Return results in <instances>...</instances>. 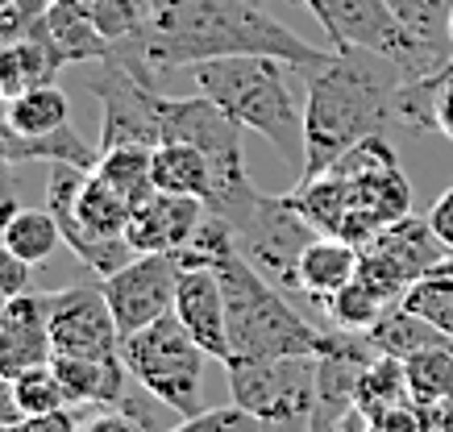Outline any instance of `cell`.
Masks as SVG:
<instances>
[{
	"mask_svg": "<svg viewBox=\"0 0 453 432\" xmlns=\"http://www.w3.org/2000/svg\"><path fill=\"white\" fill-rule=\"evenodd\" d=\"M399 304H408L416 316H425L437 333H445L453 341V275L433 270L425 279H416Z\"/></svg>",
	"mask_w": 453,
	"mask_h": 432,
	"instance_id": "cell-32",
	"label": "cell"
},
{
	"mask_svg": "<svg viewBox=\"0 0 453 432\" xmlns=\"http://www.w3.org/2000/svg\"><path fill=\"white\" fill-rule=\"evenodd\" d=\"M217 216L229 221L237 254L246 262L258 266L271 283H283L296 292V266H300L308 241L316 238V229L296 212L288 195H266L262 187H254L229 208H220Z\"/></svg>",
	"mask_w": 453,
	"mask_h": 432,
	"instance_id": "cell-7",
	"label": "cell"
},
{
	"mask_svg": "<svg viewBox=\"0 0 453 432\" xmlns=\"http://www.w3.org/2000/svg\"><path fill=\"white\" fill-rule=\"evenodd\" d=\"M387 4H391V13L408 26V34H412L416 42H425L428 50L437 55L441 67H445V58H449V50H453V42H449L453 4L449 0H387ZM437 71H433V75H437Z\"/></svg>",
	"mask_w": 453,
	"mask_h": 432,
	"instance_id": "cell-27",
	"label": "cell"
},
{
	"mask_svg": "<svg viewBox=\"0 0 453 432\" xmlns=\"http://www.w3.org/2000/svg\"><path fill=\"white\" fill-rule=\"evenodd\" d=\"M366 341H371L379 353H387V358H412V353H420V349H433V345H453L445 333H437L433 324L425 321V316H416L408 304H391L379 316V321L366 329Z\"/></svg>",
	"mask_w": 453,
	"mask_h": 432,
	"instance_id": "cell-22",
	"label": "cell"
},
{
	"mask_svg": "<svg viewBox=\"0 0 453 432\" xmlns=\"http://www.w3.org/2000/svg\"><path fill=\"white\" fill-rule=\"evenodd\" d=\"M403 370H408V387H412L416 404L441 407L453 390V345L420 349L412 358H403Z\"/></svg>",
	"mask_w": 453,
	"mask_h": 432,
	"instance_id": "cell-28",
	"label": "cell"
},
{
	"mask_svg": "<svg viewBox=\"0 0 453 432\" xmlns=\"http://www.w3.org/2000/svg\"><path fill=\"white\" fill-rule=\"evenodd\" d=\"M316 432H345V428H342V424H337V428H316Z\"/></svg>",
	"mask_w": 453,
	"mask_h": 432,
	"instance_id": "cell-48",
	"label": "cell"
},
{
	"mask_svg": "<svg viewBox=\"0 0 453 432\" xmlns=\"http://www.w3.org/2000/svg\"><path fill=\"white\" fill-rule=\"evenodd\" d=\"M175 316L179 324L196 337V345L220 366L234 358L229 345V307L212 266H179V292H175Z\"/></svg>",
	"mask_w": 453,
	"mask_h": 432,
	"instance_id": "cell-14",
	"label": "cell"
},
{
	"mask_svg": "<svg viewBox=\"0 0 453 432\" xmlns=\"http://www.w3.org/2000/svg\"><path fill=\"white\" fill-rule=\"evenodd\" d=\"M154 187L171 195H196V200H212L217 192V171L204 158V150H196L188 141H163L154 146V163H150Z\"/></svg>",
	"mask_w": 453,
	"mask_h": 432,
	"instance_id": "cell-20",
	"label": "cell"
},
{
	"mask_svg": "<svg viewBox=\"0 0 453 432\" xmlns=\"http://www.w3.org/2000/svg\"><path fill=\"white\" fill-rule=\"evenodd\" d=\"M387 307H391V299H383L366 279L345 283L333 299H325V312H329V321L337 324L342 333H366Z\"/></svg>",
	"mask_w": 453,
	"mask_h": 432,
	"instance_id": "cell-31",
	"label": "cell"
},
{
	"mask_svg": "<svg viewBox=\"0 0 453 432\" xmlns=\"http://www.w3.org/2000/svg\"><path fill=\"white\" fill-rule=\"evenodd\" d=\"M4 125H9V133H21V138H38V133L71 125L67 92L55 84L29 87V92L9 100V121H4Z\"/></svg>",
	"mask_w": 453,
	"mask_h": 432,
	"instance_id": "cell-24",
	"label": "cell"
},
{
	"mask_svg": "<svg viewBox=\"0 0 453 432\" xmlns=\"http://www.w3.org/2000/svg\"><path fill=\"white\" fill-rule=\"evenodd\" d=\"M17 432H83L75 424L67 407H58V412H38V416H21L17 420Z\"/></svg>",
	"mask_w": 453,
	"mask_h": 432,
	"instance_id": "cell-38",
	"label": "cell"
},
{
	"mask_svg": "<svg viewBox=\"0 0 453 432\" xmlns=\"http://www.w3.org/2000/svg\"><path fill=\"white\" fill-rule=\"evenodd\" d=\"M150 163H154V146H112V150H100L96 175L109 179L117 192L129 195L134 208H138V204H146L158 192L150 175Z\"/></svg>",
	"mask_w": 453,
	"mask_h": 432,
	"instance_id": "cell-26",
	"label": "cell"
},
{
	"mask_svg": "<svg viewBox=\"0 0 453 432\" xmlns=\"http://www.w3.org/2000/svg\"><path fill=\"white\" fill-rule=\"evenodd\" d=\"M4 133H9V125H4ZM9 158H13V167H21V163H46V167L96 171L100 146L83 141V133H75L71 125H63V129H50V133H38V138L9 133Z\"/></svg>",
	"mask_w": 453,
	"mask_h": 432,
	"instance_id": "cell-21",
	"label": "cell"
},
{
	"mask_svg": "<svg viewBox=\"0 0 453 432\" xmlns=\"http://www.w3.org/2000/svg\"><path fill=\"white\" fill-rule=\"evenodd\" d=\"M234 358H320L337 345V333H320L283 299L275 283L242 254H225L217 266Z\"/></svg>",
	"mask_w": 453,
	"mask_h": 432,
	"instance_id": "cell-3",
	"label": "cell"
},
{
	"mask_svg": "<svg viewBox=\"0 0 453 432\" xmlns=\"http://www.w3.org/2000/svg\"><path fill=\"white\" fill-rule=\"evenodd\" d=\"M449 42H453V17H449ZM445 80H453V50H449V58H445V67H441L437 75H428L425 84H445Z\"/></svg>",
	"mask_w": 453,
	"mask_h": 432,
	"instance_id": "cell-42",
	"label": "cell"
},
{
	"mask_svg": "<svg viewBox=\"0 0 453 432\" xmlns=\"http://www.w3.org/2000/svg\"><path fill=\"white\" fill-rule=\"evenodd\" d=\"M337 175L349 187V221L342 238L354 246H366L374 233H383L387 224L403 221L412 212V183L403 179L395 150L387 146L383 133L357 141L354 150L337 163Z\"/></svg>",
	"mask_w": 453,
	"mask_h": 432,
	"instance_id": "cell-8",
	"label": "cell"
},
{
	"mask_svg": "<svg viewBox=\"0 0 453 432\" xmlns=\"http://www.w3.org/2000/svg\"><path fill=\"white\" fill-rule=\"evenodd\" d=\"M4 246L17 258H26L29 266H42L63 246V233H58V221L50 216V208H21L4 233Z\"/></svg>",
	"mask_w": 453,
	"mask_h": 432,
	"instance_id": "cell-29",
	"label": "cell"
},
{
	"mask_svg": "<svg viewBox=\"0 0 453 432\" xmlns=\"http://www.w3.org/2000/svg\"><path fill=\"white\" fill-rule=\"evenodd\" d=\"M17 212H21V187H17L13 167H9L0 171V246H4V233H9Z\"/></svg>",
	"mask_w": 453,
	"mask_h": 432,
	"instance_id": "cell-39",
	"label": "cell"
},
{
	"mask_svg": "<svg viewBox=\"0 0 453 432\" xmlns=\"http://www.w3.org/2000/svg\"><path fill=\"white\" fill-rule=\"evenodd\" d=\"M441 412H445V424H449V432H453V390H449V399L441 404Z\"/></svg>",
	"mask_w": 453,
	"mask_h": 432,
	"instance_id": "cell-45",
	"label": "cell"
},
{
	"mask_svg": "<svg viewBox=\"0 0 453 432\" xmlns=\"http://www.w3.org/2000/svg\"><path fill=\"white\" fill-rule=\"evenodd\" d=\"M428 224H433V233L445 241V250L453 254V187L441 192V200L433 204V212H428Z\"/></svg>",
	"mask_w": 453,
	"mask_h": 432,
	"instance_id": "cell-40",
	"label": "cell"
},
{
	"mask_svg": "<svg viewBox=\"0 0 453 432\" xmlns=\"http://www.w3.org/2000/svg\"><path fill=\"white\" fill-rule=\"evenodd\" d=\"M9 92H4V87H0V125H4V121H9Z\"/></svg>",
	"mask_w": 453,
	"mask_h": 432,
	"instance_id": "cell-44",
	"label": "cell"
},
{
	"mask_svg": "<svg viewBox=\"0 0 453 432\" xmlns=\"http://www.w3.org/2000/svg\"><path fill=\"white\" fill-rule=\"evenodd\" d=\"M46 324H50L55 358H112V353H121V329H117V316H112L100 279L46 292Z\"/></svg>",
	"mask_w": 453,
	"mask_h": 432,
	"instance_id": "cell-12",
	"label": "cell"
},
{
	"mask_svg": "<svg viewBox=\"0 0 453 432\" xmlns=\"http://www.w3.org/2000/svg\"><path fill=\"white\" fill-rule=\"evenodd\" d=\"M288 67L291 63L271 55H237V58L196 63L192 80L246 133L250 129L262 133L288 163L303 167V112L296 109L288 80H283Z\"/></svg>",
	"mask_w": 453,
	"mask_h": 432,
	"instance_id": "cell-4",
	"label": "cell"
},
{
	"mask_svg": "<svg viewBox=\"0 0 453 432\" xmlns=\"http://www.w3.org/2000/svg\"><path fill=\"white\" fill-rule=\"evenodd\" d=\"M0 432H17V424H4V420H0Z\"/></svg>",
	"mask_w": 453,
	"mask_h": 432,
	"instance_id": "cell-47",
	"label": "cell"
},
{
	"mask_svg": "<svg viewBox=\"0 0 453 432\" xmlns=\"http://www.w3.org/2000/svg\"><path fill=\"white\" fill-rule=\"evenodd\" d=\"M237 55H271L303 71L320 67L329 50L291 34L262 9V0H154L146 29L112 50V58L142 80Z\"/></svg>",
	"mask_w": 453,
	"mask_h": 432,
	"instance_id": "cell-1",
	"label": "cell"
},
{
	"mask_svg": "<svg viewBox=\"0 0 453 432\" xmlns=\"http://www.w3.org/2000/svg\"><path fill=\"white\" fill-rule=\"evenodd\" d=\"M29 275L34 266L26 258H17L9 246H0V299H17V295L29 292Z\"/></svg>",
	"mask_w": 453,
	"mask_h": 432,
	"instance_id": "cell-36",
	"label": "cell"
},
{
	"mask_svg": "<svg viewBox=\"0 0 453 432\" xmlns=\"http://www.w3.org/2000/svg\"><path fill=\"white\" fill-rule=\"evenodd\" d=\"M55 362V345H50V324H46V295H17L4 304L0 316V378L13 383L34 366Z\"/></svg>",
	"mask_w": 453,
	"mask_h": 432,
	"instance_id": "cell-16",
	"label": "cell"
},
{
	"mask_svg": "<svg viewBox=\"0 0 453 432\" xmlns=\"http://www.w3.org/2000/svg\"><path fill=\"white\" fill-rule=\"evenodd\" d=\"M303 167L300 179H316L342 163L357 141L399 121V92L408 71L371 50H329L320 67H303Z\"/></svg>",
	"mask_w": 453,
	"mask_h": 432,
	"instance_id": "cell-2",
	"label": "cell"
},
{
	"mask_svg": "<svg viewBox=\"0 0 453 432\" xmlns=\"http://www.w3.org/2000/svg\"><path fill=\"white\" fill-rule=\"evenodd\" d=\"M46 9H50V0H13V4H4L0 9V50H9L21 38H29L38 29V21L46 17Z\"/></svg>",
	"mask_w": 453,
	"mask_h": 432,
	"instance_id": "cell-35",
	"label": "cell"
},
{
	"mask_svg": "<svg viewBox=\"0 0 453 432\" xmlns=\"http://www.w3.org/2000/svg\"><path fill=\"white\" fill-rule=\"evenodd\" d=\"M357 266H362V246L333 238V233H316L308 241V250L300 254V266H296V292L325 304L345 283L357 279Z\"/></svg>",
	"mask_w": 453,
	"mask_h": 432,
	"instance_id": "cell-18",
	"label": "cell"
},
{
	"mask_svg": "<svg viewBox=\"0 0 453 432\" xmlns=\"http://www.w3.org/2000/svg\"><path fill=\"white\" fill-rule=\"evenodd\" d=\"M445 258H449V250H445V241L433 233L428 216L420 221V216L408 212L403 221L387 224L383 233H374V238L362 246L357 279H366L383 299L399 304V299L408 295V287H412L416 279L433 275Z\"/></svg>",
	"mask_w": 453,
	"mask_h": 432,
	"instance_id": "cell-11",
	"label": "cell"
},
{
	"mask_svg": "<svg viewBox=\"0 0 453 432\" xmlns=\"http://www.w3.org/2000/svg\"><path fill=\"white\" fill-rule=\"evenodd\" d=\"M204 212V200H196V195L154 192L146 204L134 208L125 241L134 246V254H179L196 238Z\"/></svg>",
	"mask_w": 453,
	"mask_h": 432,
	"instance_id": "cell-15",
	"label": "cell"
},
{
	"mask_svg": "<svg viewBox=\"0 0 453 432\" xmlns=\"http://www.w3.org/2000/svg\"><path fill=\"white\" fill-rule=\"evenodd\" d=\"M449 4H453V0H449Z\"/></svg>",
	"mask_w": 453,
	"mask_h": 432,
	"instance_id": "cell-50",
	"label": "cell"
},
{
	"mask_svg": "<svg viewBox=\"0 0 453 432\" xmlns=\"http://www.w3.org/2000/svg\"><path fill=\"white\" fill-rule=\"evenodd\" d=\"M13 167V158H9V133H4V125H0V171Z\"/></svg>",
	"mask_w": 453,
	"mask_h": 432,
	"instance_id": "cell-43",
	"label": "cell"
},
{
	"mask_svg": "<svg viewBox=\"0 0 453 432\" xmlns=\"http://www.w3.org/2000/svg\"><path fill=\"white\" fill-rule=\"evenodd\" d=\"M71 4H80L83 13L92 17V26H96L112 46L134 42L142 29H146L150 9H154V0H71Z\"/></svg>",
	"mask_w": 453,
	"mask_h": 432,
	"instance_id": "cell-30",
	"label": "cell"
},
{
	"mask_svg": "<svg viewBox=\"0 0 453 432\" xmlns=\"http://www.w3.org/2000/svg\"><path fill=\"white\" fill-rule=\"evenodd\" d=\"M100 287L109 295V307L117 316L121 337H129L175 312L179 262L175 254H134L117 275L100 279Z\"/></svg>",
	"mask_w": 453,
	"mask_h": 432,
	"instance_id": "cell-13",
	"label": "cell"
},
{
	"mask_svg": "<svg viewBox=\"0 0 453 432\" xmlns=\"http://www.w3.org/2000/svg\"><path fill=\"white\" fill-rule=\"evenodd\" d=\"M325 26L333 50H371L408 71L412 80H428L441 67L425 42H416L408 26L391 13L387 0H300Z\"/></svg>",
	"mask_w": 453,
	"mask_h": 432,
	"instance_id": "cell-9",
	"label": "cell"
},
{
	"mask_svg": "<svg viewBox=\"0 0 453 432\" xmlns=\"http://www.w3.org/2000/svg\"><path fill=\"white\" fill-rule=\"evenodd\" d=\"M121 358L129 366V378H138V387L175 407L179 416L204 412V362L208 353L196 345V337L179 324V316L146 324L138 333L121 337Z\"/></svg>",
	"mask_w": 453,
	"mask_h": 432,
	"instance_id": "cell-5",
	"label": "cell"
},
{
	"mask_svg": "<svg viewBox=\"0 0 453 432\" xmlns=\"http://www.w3.org/2000/svg\"><path fill=\"white\" fill-rule=\"evenodd\" d=\"M229 399L271 432H312L316 358H229Z\"/></svg>",
	"mask_w": 453,
	"mask_h": 432,
	"instance_id": "cell-6",
	"label": "cell"
},
{
	"mask_svg": "<svg viewBox=\"0 0 453 432\" xmlns=\"http://www.w3.org/2000/svg\"><path fill=\"white\" fill-rule=\"evenodd\" d=\"M38 34L46 38L50 55L58 58V67H88V63H104L112 58L117 46L92 26V17L83 13L71 0H50L46 17L38 21Z\"/></svg>",
	"mask_w": 453,
	"mask_h": 432,
	"instance_id": "cell-17",
	"label": "cell"
},
{
	"mask_svg": "<svg viewBox=\"0 0 453 432\" xmlns=\"http://www.w3.org/2000/svg\"><path fill=\"white\" fill-rule=\"evenodd\" d=\"M58 71L63 67H58V58L50 55V46H46V38H42L38 29L29 38H21L17 46L0 50V87L9 96H21V92L42 87V84H55Z\"/></svg>",
	"mask_w": 453,
	"mask_h": 432,
	"instance_id": "cell-23",
	"label": "cell"
},
{
	"mask_svg": "<svg viewBox=\"0 0 453 432\" xmlns=\"http://www.w3.org/2000/svg\"><path fill=\"white\" fill-rule=\"evenodd\" d=\"M50 366H55L71 404H100V407L125 404L129 366H125L121 353H112V358H55Z\"/></svg>",
	"mask_w": 453,
	"mask_h": 432,
	"instance_id": "cell-19",
	"label": "cell"
},
{
	"mask_svg": "<svg viewBox=\"0 0 453 432\" xmlns=\"http://www.w3.org/2000/svg\"><path fill=\"white\" fill-rule=\"evenodd\" d=\"M83 432H150V424L142 420V412L129 399L121 407H112L104 416H96L92 424H83Z\"/></svg>",
	"mask_w": 453,
	"mask_h": 432,
	"instance_id": "cell-37",
	"label": "cell"
},
{
	"mask_svg": "<svg viewBox=\"0 0 453 432\" xmlns=\"http://www.w3.org/2000/svg\"><path fill=\"white\" fill-rule=\"evenodd\" d=\"M4 4H13V0H0V9H4Z\"/></svg>",
	"mask_w": 453,
	"mask_h": 432,
	"instance_id": "cell-49",
	"label": "cell"
},
{
	"mask_svg": "<svg viewBox=\"0 0 453 432\" xmlns=\"http://www.w3.org/2000/svg\"><path fill=\"white\" fill-rule=\"evenodd\" d=\"M0 420H4V424H17V420H21V407H17V399H13V383H9V378H0Z\"/></svg>",
	"mask_w": 453,
	"mask_h": 432,
	"instance_id": "cell-41",
	"label": "cell"
},
{
	"mask_svg": "<svg viewBox=\"0 0 453 432\" xmlns=\"http://www.w3.org/2000/svg\"><path fill=\"white\" fill-rule=\"evenodd\" d=\"M437 270H445V275H453V254H449V258H445V262L437 266Z\"/></svg>",
	"mask_w": 453,
	"mask_h": 432,
	"instance_id": "cell-46",
	"label": "cell"
},
{
	"mask_svg": "<svg viewBox=\"0 0 453 432\" xmlns=\"http://www.w3.org/2000/svg\"><path fill=\"white\" fill-rule=\"evenodd\" d=\"M92 96L100 100V150L112 146H163V96L134 71L104 58L88 75Z\"/></svg>",
	"mask_w": 453,
	"mask_h": 432,
	"instance_id": "cell-10",
	"label": "cell"
},
{
	"mask_svg": "<svg viewBox=\"0 0 453 432\" xmlns=\"http://www.w3.org/2000/svg\"><path fill=\"white\" fill-rule=\"evenodd\" d=\"M13 399L21 407V416H38V412H58V407H71L67 390L58 383L55 366H34L26 375L13 378Z\"/></svg>",
	"mask_w": 453,
	"mask_h": 432,
	"instance_id": "cell-33",
	"label": "cell"
},
{
	"mask_svg": "<svg viewBox=\"0 0 453 432\" xmlns=\"http://www.w3.org/2000/svg\"><path fill=\"white\" fill-rule=\"evenodd\" d=\"M166 432H271L258 416H250L246 407L225 404V407H204L196 416H183L175 428Z\"/></svg>",
	"mask_w": 453,
	"mask_h": 432,
	"instance_id": "cell-34",
	"label": "cell"
},
{
	"mask_svg": "<svg viewBox=\"0 0 453 432\" xmlns=\"http://www.w3.org/2000/svg\"><path fill=\"white\" fill-rule=\"evenodd\" d=\"M408 399H412V387H408V370H403V362H399V358L379 353V358L366 366L362 383H357L354 412L362 420H379L383 412H391V407H399V404H408Z\"/></svg>",
	"mask_w": 453,
	"mask_h": 432,
	"instance_id": "cell-25",
	"label": "cell"
}]
</instances>
